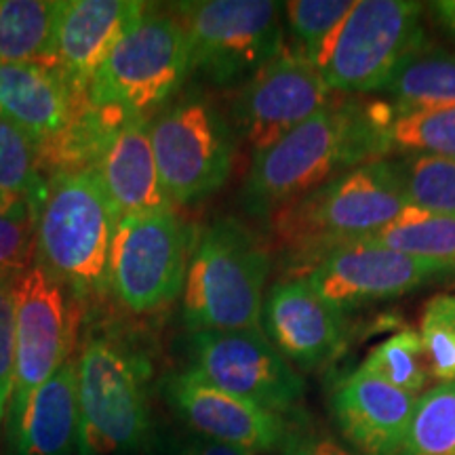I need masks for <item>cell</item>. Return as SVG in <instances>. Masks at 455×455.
I'll return each mask as SVG.
<instances>
[{"label":"cell","instance_id":"9","mask_svg":"<svg viewBox=\"0 0 455 455\" xmlns=\"http://www.w3.org/2000/svg\"><path fill=\"white\" fill-rule=\"evenodd\" d=\"M158 175L175 207L213 196L235 164V131L207 95L186 93L150 116Z\"/></svg>","mask_w":455,"mask_h":455},{"label":"cell","instance_id":"30","mask_svg":"<svg viewBox=\"0 0 455 455\" xmlns=\"http://www.w3.org/2000/svg\"><path fill=\"white\" fill-rule=\"evenodd\" d=\"M356 0H291L283 4L291 49L315 64L341 21L355 9Z\"/></svg>","mask_w":455,"mask_h":455},{"label":"cell","instance_id":"22","mask_svg":"<svg viewBox=\"0 0 455 455\" xmlns=\"http://www.w3.org/2000/svg\"><path fill=\"white\" fill-rule=\"evenodd\" d=\"M369 161L403 155L455 158V106L396 114L388 101L363 104Z\"/></svg>","mask_w":455,"mask_h":455},{"label":"cell","instance_id":"23","mask_svg":"<svg viewBox=\"0 0 455 455\" xmlns=\"http://www.w3.org/2000/svg\"><path fill=\"white\" fill-rule=\"evenodd\" d=\"M396 114L445 110L455 106V53L424 49L413 55L386 87Z\"/></svg>","mask_w":455,"mask_h":455},{"label":"cell","instance_id":"13","mask_svg":"<svg viewBox=\"0 0 455 455\" xmlns=\"http://www.w3.org/2000/svg\"><path fill=\"white\" fill-rule=\"evenodd\" d=\"M190 369L218 388L278 415L291 411L306 384L264 331H198L188 338Z\"/></svg>","mask_w":455,"mask_h":455},{"label":"cell","instance_id":"4","mask_svg":"<svg viewBox=\"0 0 455 455\" xmlns=\"http://www.w3.org/2000/svg\"><path fill=\"white\" fill-rule=\"evenodd\" d=\"M118 215L91 169L49 178L36 226L34 264L49 272L72 299L110 291V253Z\"/></svg>","mask_w":455,"mask_h":455},{"label":"cell","instance_id":"36","mask_svg":"<svg viewBox=\"0 0 455 455\" xmlns=\"http://www.w3.org/2000/svg\"><path fill=\"white\" fill-rule=\"evenodd\" d=\"M432 15L436 17V24L445 30L455 41V0H439L430 3Z\"/></svg>","mask_w":455,"mask_h":455},{"label":"cell","instance_id":"26","mask_svg":"<svg viewBox=\"0 0 455 455\" xmlns=\"http://www.w3.org/2000/svg\"><path fill=\"white\" fill-rule=\"evenodd\" d=\"M407 204L419 212L455 215V158L403 155L388 158Z\"/></svg>","mask_w":455,"mask_h":455},{"label":"cell","instance_id":"28","mask_svg":"<svg viewBox=\"0 0 455 455\" xmlns=\"http://www.w3.org/2000/svg\"><path fill=\"white\" fill-rule=\"evenodd\" d=\"M358 369L413 396L424 395L432 379L422 335L415 329H401L390 335L369 352Z\"/></svg>","mask_w":455,"mask_h":455},{"label":"cell","instance_id":"15","mask_svg":"<svg viewBox=\"0 0 455 455\" xmlns=\"http://www.w3.org/2000/svg\"><path fill=\"white\" fill-rule=\"evenodd\" d=\"M163 392L180 418L204 439L266 453L281 447L287 436L283 415L218 388L192 369L164 378Z\"/></svg>","mask_w":455,"mask_h":455},{"label":"cell","instance_id":"34","mask_svg":"<svg viewBox=\"0 0 455 455\" xmlns=\"http://www.w3.org/2000/svg\"><path fill=\"white\" fill-rule=\"evenodd\" d=\"M278 449L283 455H355L333 436L310 428H289Z\"/></svg>","mask_w":455,"mask_h":455},{"label":"cell","instance_id":"14","mask_svg":"<svg viewBox=\"0 0 455 455\" xmlns=\"http://www.w3.org/2000/svg\"><path fill=\"white\" fill-rule=\"evenodd\" d=\"M338 98L312 64L291 47L243 83L232 101V121L255 155L291 133Z\"/></svg>","mask_w":455,"mask_h":455},{"label":"cell","instance_id":"31","mask_svg":"<svg viewBox=\"0 0 455 455\" xmlns=\"http://www.w3.org/2000/svg\"><path fill=\"white\" fill-rule=\"evenodd\" d=\"M419 335L430 378L441 384L455 382V295L439 293L426 301Z\"/></svg>","mask_w":455,"mask_h":455},{"label":"cell","instance_id":"16","mask_svg":"<svg viewBox=\"0 0 455 455\" xmlns=\"http://www.w3.org/2000/svg\"><path fill=\"white\" fill-rule=\"evenodd\" d=\"M261 329L289 363L318 371L346 348V316L327 306L304 276L276 281L266 291Z\"/></svg>","mask_w":455,"mask_h":455},{"label":"cell","instance_id":"25","mask_svg":"<svg viewBox=\"0 0 455 455\" xmlns=\"http://www.w3.org/2000/svg\"><path fill=\"white\" fill-rule=\"evenodd\" d=\"M361 241L395 249L411 258L455 266V215L428 213L409 207L382 232Z\"/></svg>","mask_w":455,"mask_h":455},{"label":"cell","instance_id":"24","mask_svg":"<svg viewBox=\"0 0 455 455\" xmlns=\"http://www.w3.org/2000/svg\"><path fill=\"white\" fill-rule=\"evenodd\" d=\"M60 0H0V64L51 66Z\"/></svg>","mask_w":455,"mask_h":455},{"label":"cell","instance_id":"11","mask_svg":"<svg viewBox=\"0 0 455 455\" xmlns=\"http://www.w3.org/2000/svg\"><path fill=\"white\" fill-rule=\"evenodd\" d=\"M15 378L7 409V432L17 426L34 392L70 358L74 346L72 298L41 266H30L13 281Z\"/></svg>","mask_w":455,"mask_h":455},{"label":"cell","instance_id":"20","mask_svg":"<svg viewBox=\"0 0 455 455\" xmlns=\"http://www.w3.org/2000/svg\"><path fill=\"white\" fill-rule=\"evenodd\" d=\"M87 104L60 72L41 64H0V121L41 144L55 138Z\"/></svg>","mask_w":455,"mask_h":455},{"label":"cell","instance_id":"35","mask_svg":"<svg viewBox=\"0 0 455 455\" xmlns=\"http://www.w3.org/2000/svg\"><path fill=\"white\" fill-rule=\"evenodd\" d=\"M175 455H255L253 451H247L243 447L226 445V443L204 439V436H195L188 439L178 447Z\"/></svg>","mask_w":455,"mask_h":455},{"label":"cell","instance_id":"18","mask_svg":"<svg viewBox=\"0 0 455 455\" xmlns=\"http://www.w3.org/2000/svg\"><path fill=\"white\" fill-rule=\"evenodd\" d=\"M415 403L418 396L361 369L341 378L329 396L335 426L363 455L401 453Z\"/></svg>","mask_w":455,"mask_h":455},{"label":"cell","instance_id":"32","mask_svg":"<svg viewBox=\"0 0 455 455\" xmlns=\"http://www.w3.org/2000/svg\"><path fill=\"white\" fill-rule=\"evenodd\" d=\"M38 220H15L0 215V283L13 281L34 266Z\"/></svg>","mask_w":455,"mask_h":455},{"label":"cell","instance_id":"3","mask_svg":"<svg viewBox=\"0 0 455 455\" xmlns=\"http://www.w3.org/2000/svg\"><path fill=\"white\" fill-rule=\"evenodd\" d=\"M270 249L235 218L215 220L196 238L181 289L190 333L261 331Z\"/></svg>","mask_w":455,"mask_h":455},{"label":"cell","instance_id":"5","mask_svg":"<svg viewBox=\"0 0 455 455\" xmlns=\"http://www.w3.org/2000/svg\"><path fill=\"white\" fill-rule=\"evenodd\" d=\"M150 378L152 365L141 350L112 335L87 339L76 361L78 455H131L146 445Z\"/></svg>","mask_w":455,"mask_h":455},{"label":"cell","instance_id":"29","mask_svg":"<svg viewBox=\"0 0 455 455\" xmlns=\"http://www.w3.org/2000/svg\"><path fill=\"white\" fill-rule=\"evenodd\" d=\"M0 188L20 192L38 204L44 203L49 190L38 141L4 121H0Z\"/></svg>","mask_w":455,"mask_h":455},{"label":"cell","instance_id":"8","mask_svg":"<svg viewBox=\"0 0 455 455\" xmlns=\"http://www.w3.org/2000/svg\"><path fill=\"white\" fill-rule=\"evenodd\" d=\"M190 76L186 30L173 11L150 9L110 51L91 81L87 101L124 114L158 110Z\"/></svg>","mask_w":455,"mask_h":455},{"label":"cell","instance_id":"7","mask_svg":"<svg viewBox=\"0 0 455 455\" xmlns=\"http://www.w3.org/2000/svg\"><path fill=\"white\" fill-rule=\"evenodd\" d=\"M283 4L196 0L171 7L186 30L190 74L215 87L247 83L284 49Z\"/></svg>","mask_w":455,"mask_h":455},{"label":"cell","instance_id":"10","mask_svg":"<svg viewBox=\"0 0 455 455\" xmlns=\"http://www.w3.org/2000/svg\"><path fill=\"white\" fill-rule=\"evenodd\" d=\"M196 236L175 209L118 220L110 291L124 310L150 315L181 295Z\"/></svg>","mask_w":455,"mask_h":455},{"label":"cell","instance_id":"33","mask_svg":"<svg viewBox=\"0 0 455 455\" xmlns=\"http://www.w3.org/2000/svg\"><path fill=\"white\" fill-rule=\"evenodd\" d=\"M13 281L0 283V430H3L4 419H7V409L15 378Z\"/></svg>","mask_w":455,"mask_h":455},{"label":"cell","instance_id":"6","mask_svg":"<svg viewBox=\"0 0 455 455\" xmlns=\"http://www.w3.org/2000/svg\"><path fill=\"white\" fill-rule=\"evenodd\" d=\"M426 4L415 0H356L315 66L341 98L384 93L396 72L428 49Z\"/></svg>","mask_w":455,"mask_h":455},{"label":"cell","instance_id":"2","mask_svg":"<svg viewBox=\"0 0 455 455\" xmlns=\"http://www.w3.org/2000/svg\"><path fill=\"white\" fill-rule=\"evenodd\" d=\"M363 163H369L363 101L338 95L253 156L241 190L244 213L268 220L284 204Z\"/></svg>","mask_w":455,"mask_h":455},{"label":"cell","instance_id":"17","mask_svg":"<svg viewBox=\"0 0 455 455\" xmlns=\"http://www.w3.org/2000/svg\"><path fill=\"white\" fill-rule=\"evenodd\" d=\"M148 11L150 4L140 0H60L51 68L87 98L106 57Z\"/></svg>","mask_w":455,"mask_h":455},{"label":"cell","instance_id":"1","mask_svg":"<svg viewBox=\"0 0 455 455\" xmlns=\"http://www.w3.org/2000/svg\"><path fill=\"white\" fill-rule=\"evenodd\" d=\"M409 209L388 158L356 164L268 218L275 244L295 275L329 249L388 228Z\"/></svg>","mask_w":455,"mask_h":455},{"label":"cell","instance_id":"12","mask_svg":"<svg viewBox=\"0 0 455 455\" xmlns=\"http://www.w3.org/2000/svg\"><path fill=\"white\" fill-rule=\"evenodd\" d=\"M453 272L451 264L355 241L318 255L298 276H304L318 298L346 316L363 306L403 298Z\"/></svg>","mask_w":455,"mask_h":455},{"label":"cell","instance_id":"19","mask_svg":"<svg viewBox=\"0 0 455 455\" xmlns=\"http://www.w3.org/2000/svg\"><path fill=\"white\" fill-rule=\"evenodd\" d=\"M148 124L150 116L144 114L124 118L91 167L118 220L175 209L158 175Z\"/></svg>","mask_w":455,"mask_h":455},{"label":"cell","instance_id":"27","mask_svg":"<svg viewBox=\"0 0 455 455\" xmlns=\"http://www.w3.org/2000/svg\"><path fill=\"white\" fill-rule=\"evenodd\" d=\"M398 455H455V382L418 396Z\"/></svg>","mask_w":455,"mask_h":455},{"label":"cell","instance_id":"21","mask_svg":"<svg viewBox=\"0 0 455 455\" xmlns=\"http://www.w3.org/2000/svg\"><path fill=\"white\" fill-rule=\"evenodd\" d=\"M17 455H78L81 415L76 361H68L34 392L11 441Z\"/></svg>","mask_w":455,"mask_h":455}]
</instances>
